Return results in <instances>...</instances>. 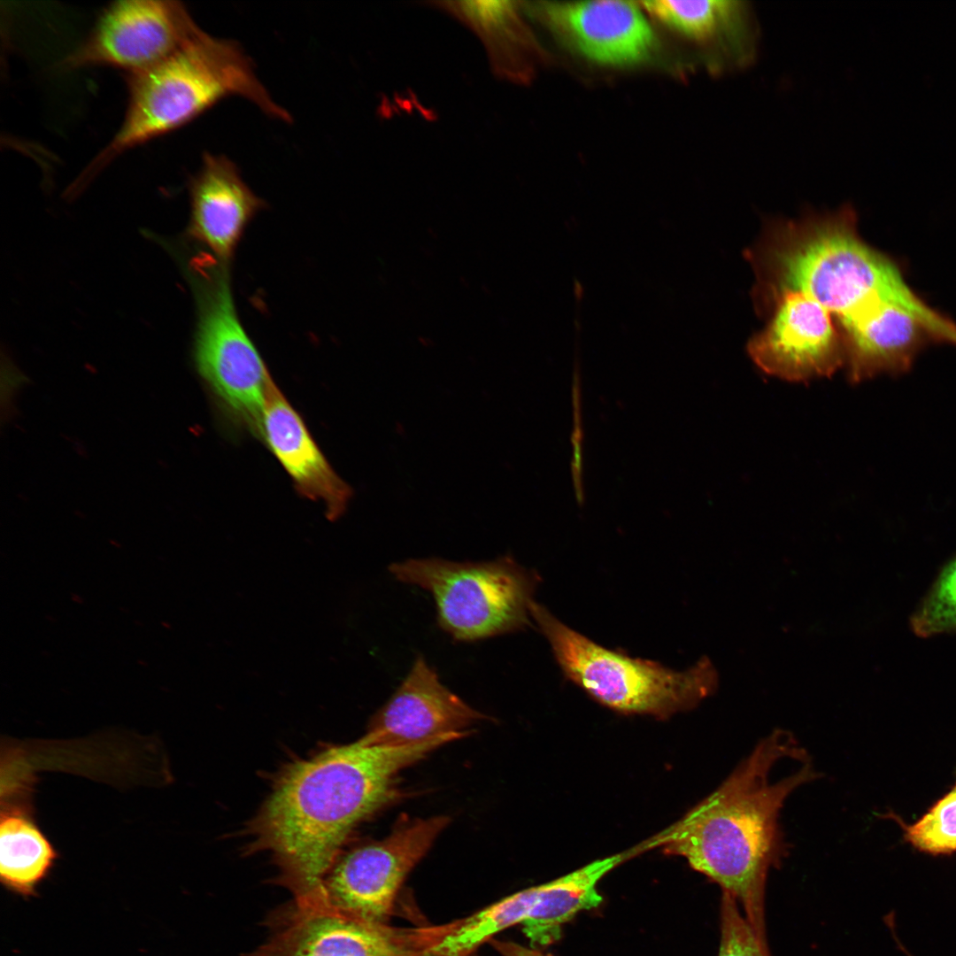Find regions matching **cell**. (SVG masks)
Here are the masks:
<instances>
[{
	"label": "cell",
	"instance_id": "obj_1",
	"mask_svg": "<svg viewBox=\"0 0 956 956\" xmlns=\"http://www.w3.org/2000/svg\"><path fill=\"white\" fill-rule=\"evenodd\" d=\"M461 738L453 733L401 747L358 739L291 764L252 821V850L270 854L293 902L321 904L322 882L344 841L397 796L399 772Z\"/></svg>",
	"mask_w": 956,
	"mask_h": 956
},
{
	"label": "cell",
	"instance_id": "obj_2",
	"mask_svg": "<svg viewBox=\"0 0 956 956\" xmlns=\"http://www.w3.org/2000/svg\"><path fill=\"white\" fill-rule=\"evenodd\" d=\"M804 753L789 731L774 730L714 791L650 839L652 848L683 857L738 901L765 947L767 878L788 851L781 810L792 792L821 775L810 758L779 778H774L775 770L782 761Z\"/></svg>",
	"mask_w": 956,
	"mask_h": 956
},
{
	"label": "cell",
	"instance_id": "obj_3",
	"mask_svg": "<svg viewBox=\"0 0 956 956\" xmlns=\"http://www.w3.org/2000/svg\"><path fill=\"white\" fill-rule=\"evenodd\" d=\"M747 257L759 300L783 290L801 292L831 315L841 335L877 300L906 283L894 261L860 238L848 205L771 224Z\"/></svg>",
	"mask_w": 956,
	"mask_h": 956
},
{
	"label": "cell",
	"instance_id": "obj_4",
	"mask_svg": "<svg viewBox=\"0 0 956 956\" xmlns=\"http://www.w3.org/2000/svg\"><path fill=\"white\" fill-rule=\"evenodd\" d=\"M127 84L123 122L82 172L77 188L125 151L186 125L229 96L251 101L270 117L291 120L260 82L240 45L203 30L160 63L128 74Z\"/></svg>",
	"mask_w": 956,
	"mask_h": 956
},
{
	"label": "cell",
	"instance_id": "obj_5",
	"mask_svg": "<svg viewBox=\"0 0 956 956\" xmlns=\"http://www.w3.org/2000/svg\"><path fill=\"white\" fill-rule=\"evenodd\" d=\"M530 616L547 639L564 675L604 705L625 713L666 718L694 708L718 687L707 657L676 671L607 649L533 602Z\"/></svg>",
	"mask_w": 956,
	"mask_h": 956
},
{
	"label": "cell",
	"instance_id": "obj_6",
	"mask_svg": "<svg viewBox=\"0 0 956 956\" xmlns=\"http://www.w3.org/2000/svg\"><path fill=\"white\" fill-rule=\"evenodd\" d=\"M389 570L399 582L431 593L437 623L454 640H482L530 623L538 577L511 556L481 562L411 559Z\"/></svg>",
	"mask_w": 956,
	"mask_h": 956
},
{
	"label": "cell",
	"instance_id": "obj_7",
	"mask_svg": "<svg viewBox=\"0 0 956 956\" xmlns=\"http://www.w3.org/2000/svg\"><path fill=\"white\" fill-rule=\"evenodd\" d=\"M194 358L220 408L235 424L262 438L271 374L239 319L228 266H218L203 289Z\"/></svg>",
	"mask_w": 956,
	"mask_h": 956
},
{
	"label": "cell",
	"instance_id": "obj_8",
	"mask_svg": "<svg viewBox=\"0 0 956 956\" xmlns=\"http://www.w3.org/2000/svg\"><path fill=\"white\" fill-rule=\"evenodd\" d=\"M450 821L445 815L402 817L382 839L339 856L322 882V903L365 921L388 924L406 876Z\"/></svg>",
	"mask_w": 956,
	"mask_h": 956
},
{
	"label": "cell",
	"instance_id": "obj_9",
	"mask_svg": "<svg viewBox=\"0 0 956 956\" xmlns=\"http://www.w3.org/2000/svg\"><path fill=\"white\" fill-rule=\"evenodd\" d=\"M842 336L850 380L860 382L906 373L930 343L956 344V324L908 286L878 300Z\"/></svg>",
	"mask_w": 956,
	"mask_h": 956
},
{
	"label": "cell",
	"instance_id": "obj_10",
	"mask_svg": "<svg viewBox=\"0 0 956 956\" xmlns=\"http://www.w3.org/2000/svg\"><path fill=\"white\" fill-rule=\"evenodd\" d=\"M201 31L180 2H114L103 11L89 35L64 66H107L133 74L165 60Z\"/></svg>",
	"mask_w": 956,
	"mask_h": 956
},
{
	"label": "cell",
	"instance_id": "obj_11",
	"mask_svg": "<svg viewBox=\"0 0 956 956\" xmlns=\"http://www.w3.org/2000/svg\"><path fill=\"white\" fill-rule=\"evenodd\" d=\"M271 934L250 956H413L438 927L402 929L365 921L326 906L294 903L274 914Z\"/></svg>",
	"mask_w": 956,
	"mask_h": 956
},
{
	"label": "cell",
	"instance_id": "obj_12",
	"mask_svg": "<svg viewBox=\"0 0 956 956\" xmlns=\"http://www.w3.org/2000/svg\"><path fill=\"white\" fill-rule=\"evenodd\" d=\"M765 328L747 350L763 372L790 382L832 375L845 363L841 334L831 315L801 292L783 290L764 301Z\"/></svg>",
	"mask_w": 956,
	"mask_h": 956
},
{
	"label": "cell",
	"instance_id": "obj_13",
	"mask_svg": "<svg viewBox=\"0 0 956 956\" xmlns=\"http://www.w3.org/2000/svg\"><path fill=\"white\" fill-rule=\"evenodd\" d=\"M524 9L582 57L602 66L637 65L651 57L656 45L653 30L636 2H536Z\"/></svg>",
	"mask_w": 956,
	"mask_h": 956
},
{
	"label": "cell",
	"instance_id": "obj_14",
	"mask_svg": "<svg viewBox=\"0 0 956 956\" xmlns=\"http://www.w3.org/2000/svg\"><path fill=\"white\" fill-rule=\"evenodd\" d=\"M488 717L467 705L440 681L418 655L401 684L372 718L359 738L370 745L401 747L452 733Z\"/></svg>",
	"mask_w": 956,
	"mask_h": 956
},
{
	"label": "cell",
	"instance_id": "obj_15",
	"mask_svg": "<svg viewBox=\"0 0 956 956\" xmlns=\"http://www.w3.org/2000/svg\"><path fill=\"white\" fill-rule=\"evenodd\" d=\"M191 236L228 265L249 223L266 204L225 156L205 153L190 182Z\"/></svg>",
	"mask_w": 956,
	"mask_h": 956
},
{
	"label": "cell",
	"instance_id": "obj_16",
	"mask_svg": "<svg viewBox=\"0 0 956 956\" xmlns=\"http://www.w3.org/2000/svg\"><path fill=\"white\" fill-rule=\"evenodd\" d=\"M262 439L299 494L323 503L327 517L333 520L345 512L351 488L334 471L272 376L266 388Z\"/></svg>",
	"mask_w": 956,
	"mask_h": 956
},
{
	"label": "cell",
	"instance_id": "obj_17",
	"mask_svg": "<svg viewBox=\"0 0 956 956\" xmlns=\"http://www.w3.org/2000/svg\"><path fill=\"white\" fill-rule=\"evenodd\" d=\"M638 4L665 26L714 52L721 72L745 68L756 57L759 28L746 1L655 0Z\"/></svg>",
	"mask_w": 956,
	"mask_h": 956
},
{
	"label": "cell",
	"instance_id": "obj_18",
	"mask_svg": "<svg viewBox=\"0 0 956 956\" xmlns=\"http://www.w3.org/2000/svg\"><path fill=\"white\" fill-rule=\"evenodd\" d=\"M428 4L454 17L476 35L497 78L517 83L530 78L536 50L522 19L521 2L453 0Z\"/></svg>",
	"mask_w": 956,
	"mask_h": 956
},
{
	"label": "cell",
	"instance_id": "obj_19",
	"mask_svg": "<svg viewBox=\"0 0 956 956\" xmlns=\"http://www.w3.org/2000/svg\"><path fill=\"white\" fill-rule=\"evenodd\" d=\"M647 841L627 852L597 860L564 876L540 884L537 898L521 922L534 947L558 941L565 923L582 910L597 907L603 900L597 886L608 872L629 858L649 850Z\"/></svg>",
	"mask_w": 956,
	"mask_h": 956
},
{
	"label": "cell",
	"instance_id": "obj_20",
	"mask_svg": "<svg viewBox=\"0 0 956 956\" xmlns=\"http://www.w3.org/2000/svg\"><path fill=\"white\" fill-rule=\"evenodd\" d=\"M58 852L38 827L27 801L9 800L0 815V881L9 891L35 897Z\"/></svg>",
	"mask_w": 956,
	"mask_h": 956
},
{
	"label": "cell",
	"instance_id": "obj_21",
	"mask_svg": "<svg viewBox=\"0 0 956 956\" xmlns=\"http://www.w3.org/2000/svg\"><path fill=\"white\" fill-rule=\"evenodd\" d=\"M540 885L513 893L464 919L443 925L441 933L413 956H470L494 935L526 919Z\"/></svg>",
	"mask_w": 956,
	"mask_h": 956
},
{
	"label": "cell",
	"instance_id": "obj_22",
	"mask_svg": "<svg viewBox=\"0 0 956 956\" xmlns=\"http://www.w3.org/2000/svg\"><path fill=\"white\" fill-rule=\"evenodd\" d=\"M920 637L956 633V555L940 570L910 619Z\"/></svg>",
	"mask_w": 956,
	"mask_h": 956
},
{
	"label": "cell",
	"instance_id": "obj_23",
	"mask_svg": "<svg viewBox=\"0 0 956 956\" xmlns=\"http://www.w3.org/2000/svg\"><path fill=\"white\" fill-rule=\"evenodd\" d=\"M903 827L906 840L921 851L931 853L956 851V786L920 821Z\"/></svg>",
	"mask_w": 956,
	"mask_h": 956
},
{
	"label": "cell",
	"instance_id": "obj_24",
	"mask_svg": "<svg viewBox=\"0 0 956 956\" xmlns=\"http://www.w3.org/2000/svg\"><path fill=\"white\" fill-rule=\"evenodd\" d=\"M718 956H770L752 928L742 916L735 900L722 892L721 904V942Z\"/></svg>",
	"mask_w": 956,
	"mask_h": 956
},
{
	"label": "cell",
	"instance_id": "obj_25",
	"mask_svg": "<svg viewBox=\"0 0 956 956\" xmlns=\"http://www.w3.org/2000/svg\"><path fill=\"white\" fill-rule=\"evenodd\" d=\"M580 399H579V388L578 382H574V429L573 433V461L572 470L574 477V485L575 489V495L578 503L582 504L584 500L583 490L582 485V430H581V414H580Z\"/></svg>",
	"mask_w": 956,
	"mask_h": 956
},
{
	"label": "cell",
	"instance_id": "obj_26",
	"mask_svg": "<svg viewBox=\"0 0 956 956\" xmlns=\"http://www.w3.org/2000/svg\"><path fill=\"white\" fill-rule=\"evenodd\" d=\"M493 947L502 956H548L536 948H528L511 941L492 939Z\"/></svg>",
	"mask_w": 956,
	"mask_h": 956
}]
</instances>
